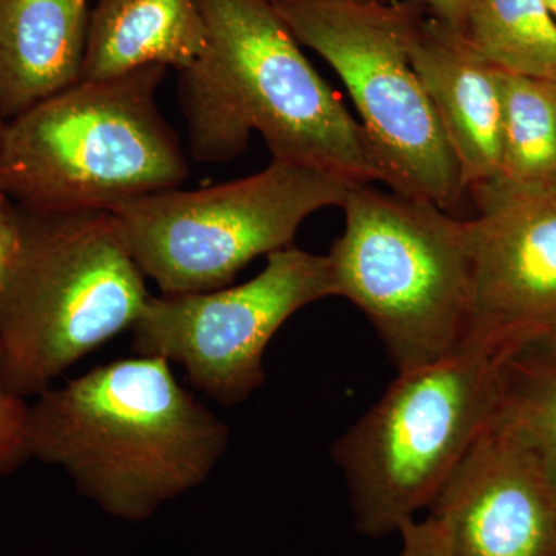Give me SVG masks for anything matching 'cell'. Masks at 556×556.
Returning a JSON list of instances; mask_svg holds the SVG:
<instances>
[{"label": "cell", "mask_w": 556, "mask_h": 556, "mask_svg": "<svg viewBox=\"0 0 556 556\" xmlns=\"http://www.w3.org/2000/svg\"><path fill=\"white\" fill-rule=\"evenodd\" d=\"M402 548L397 556H453L445 526L428 515L426 519H412L399 529Z\"/></svg>", "instance_id": "cell-19"}, {"label": "cell", "mask_w": 556, "mask_h": 556, "mask_svg": "<svg viewBox=\"0 0 556 556\" xmlns=\"http://www.w3.org/2000/svg\"><path fill=\"white\" fill-rule=\"evenodd\" d=\"M503 159L497 182L556 188V80L501 72Z\"/></svg>", "instance_id": "cell-17"}, {"label": "cell", "mask_w": 556, "mask_h": 556, "mask_svg": "<svg viewBox=\"0 0 556 556\" xmlns=\"http://www.w3.org/2000/svg\"><path fill=\"white\" fill-rule=\"evenodd\" d=\"M30 404L7 388L0 351V477L20 471L31 459L28 438Z\"/></svg>", "instance_id": "cell-18"}, {"label": "cell", "mask_w": 556, "mask_h": 556, "mask_svg": "<svg viewBox=\"0 0 556 556\" xmlns=\"http://www.w3.org/2000/svg\"><path fill=\"white\" fill-rule=\"evenodd\" d=\"M302 46L345 84L380 182L452 211L466 193L455 153L412 61L413 14L382 0H273Z\"/></svg>", "instance_id": "cell-8"}, {"label": "cell", "mask_w": 556, "mask_h": 556, "mask_svg": "<svg viewBox=\"0 0 556 556\" xmlns=\"http://www.w3.org/2000/svg\"><path fill=\"white\" fill-rule=\"evenodd\" d=\"M328 298L336 287L327 255L289 247L236 287L150 295L130 329L131 350L185 368L192 386L218 404H241L265 382L263 358L278 329Z\"/></svg>", "instance_id": "cell-9"}, {"label": "cell", "mask_w": 556, "mask_h": 556, "mask_svg": "<svg viewBox=\"0 0 556 556\" xmlns=\"http://www.w3.org/2000/svg\"><path fill=\"white\" fill-rule=\"evenodd\" d=\"M408 51L455 153L466 192L496 181L503 159L501 70L433 17H415Z\"/></svg>", "instance_id": "cell-12"}, {"label": "cell", "mask_w": 556, "mask_h": 556, "mask_svg": "<svg viewBox=\"0 0 556 556\" xmlns=\"http://www.w3.org/2000/svg\"><path fill=\"white\" fill-rule=\"evenodd\" d=\"M89 0H0V118L10 121L75 86Z\"/></svg>", "instance_id": "cell-13"}, {"label": "cell", "mask_w": 556, "mask_h": 556, "mask_svg": "<svg viewBox=\"0 0 556 556\" xmlns=\"http://www.w3.org/2000/svg\"><path fill=\"white\" fill-rule=\"evenodd\" d=\"M345 228L327 254L336 298L368 318L397 372L456 350L470 313L468 219L431 201L351 185Z\"/></svg>", "instance_id": "cell-5"}, {"label": "cell", "mask_w": 556, "mask_h": 556, "mask_svg": "<svg viewBox=\"0 0 556 556\" xmlns=\"http://www.w3.org/2000/svg\"><path fill=\"white\" fill-rule=\"evenodd\" d=\"M21 240L20 206L0 192V288L5 280Z\"/></svg>", "instance_id": "cell-20"}, {"label": "cell", "mask_w": 556, "mask_h": 556, "mask_svg": "<svg viewBox=\"0 0 556 556\" xmlns=\"http://www.w3.org/2000/svg\"><path fill=\"white\" fill-rule=\"evenodd\" d=\"M428 508L447 529L453 556H556V486L492 422Z\"/></svg>", "instance_id": "cell-11"}, {"label": "cell", "mask_w": 556, "mask_h": 556, "mask_svg": "<svg viewBox=\"0 0 556 556\" xmlns=\"http://www.w3.org/2000/svg\"><path fill=\"white\" fill-rule=\"evenodd\" d=\"M3 124H5V121H3L2 118H0V134H2Z\"/></svg>", "instance_id": "cell-23"}, {"label": "cell", "mask_w": 556, "mask_h": 556, "mask_svg": "<svg viewBox=\"0 0 556 556\" xmlns=\"http://www.w3.org/2000/svg\"><path fill=\"white\" fill-rule=\"evenodd\" d=\"M453 33L501 72L556 80V22L543 0H473Z\"/></svg>", "instance_id": "cell-16"}, {"label": "cell", "mask_w": 556, "mask_h": 556, "mask_svg": "<svg viewBox=\"0 0 556 556\" xmlns=\"http://www.w3.org/2000/svg\"><path fill=\"white\" fill-rule=\"evenodd\" d=\"M167 68L149 65L109 80H79L7 121L0 192L47 212L112 211L179 188L189 164L156 105Z\"/></svg>", "instance_id": "cell-3"}, {"label": "cell", "mask_w": 556, "mask_h": 556, "mask_svg": "<svg viewBox=\"0 0 556 556\" xmlns=\"http://www.w3.org/2000/svg\"><path fill=\"white\" fill-rule=\"evenodd\" d=\"M543 2L544 5H546L548 13L552 14V17H554L556 22V0H543Z\"/></svg>", "instance_id": "cell-22"}, {"label": "cell", "mask_w": 556, "mask_h": 556, "mask_svg": "<svg viewBox=\"0 0 556 556\" xmlns=\"http://www.w3.org/2000/svg\"><path fill=\"white\" fill-rule=\"evenodd\" d=\"M207 49L178 73L190 153L228 163L258 131L273 160L371 185L380 174L362 131L318 75L273 0H199Z\"/></svg>", "instance_id": "cell-2"}, {"label": "cell", "mask_w": 556, "mask_h": 556, "mask_svg": "<svg viewBox=\"0 0 556 556\" xmlns=\"http://www.w3.org/2000/svg\"><path fill=\"white\" fill-rule=\"evenodd\" d=\"M473 287L464 343L507 346L556 329V188L470 190Z\"/></svg>", "instance_id": "cell-10"}, {"label": "cell", "mask_w": 556, "mask_h": 556, "mask_svg": "<svg viewBox=\"0 0 556 556\" xmlns=\"http://www.w3.org/2000/svg\"><path fill=\"white\" fill-rule=\"evenodd\" d=\"M413 2L427 7L431 17L448 30L459 31L473 0H413Z\"/></svg>", "instance_id": "cell-21"}, {"label": "cell", "mask_w": 556, "mask_h": 556, "mask_svg": "<svg viewBox=\"0 0 556 556\" xmlns=\"http://www.w3.org/2000/svg\"><path fill=\"white\" fill-rule=\"evenodd\" d=\"M490 422L529 450L556 486V329L504 350Z\"/></svg>", "instance_id": "cell-15"}, {"label": "cell", "mask_w": 556, "mask_h": 556, "mask_svg": "<svg viewBox=\"0 0 556 556\" xmlns=\"http://www.w3.org/2000/svg\"><path fill=\"white\" fill-rule=\"evenodd\" d=\"M17 206L20 248L0 288V351L3 382L27 399L130 331L152 294L109 211Z\"/></svg>", "instance_id": "cell-4"}, {"label": "cell", "mask_w": 556, "mask_h": 556, "mask_svg": "<svg viewBox=\"0 0 556 556\" xmlns=\"http://www.w3.org/2000/svg\"><path fill=\"white\" fill-rule=\"evenodd\" d=\"M207 49L199 0H98L80 80H109L149 65L192 67Z\"/></svg>", "instance_id": "cell-14"}, {"label": "cell", "mask_w": 556, "mask_h": 556, "mask_svg": "<svg viewBox=\"0 0 556 556\" xmlns=\"http://www.w3.org/2000/svg\"><path fill=\"white\" fill-rule=\"evenodd\" d=\"M507 346L464 343L434 364L397 372L332 444L361 535H393L430 507L492 419Z\"/></svg>", "instance_id": "cell-6"}, {"label": "cell", "mask_w": 556, "mask_h": 556, "mask_svg": "<svg viewBox=\"0 0 556 556\" xmlns=\"http://www.w3.org/2000/svg\"><path fill=\"white\" fill-rule=\"evenodd\" d=\"M350 186L327 172L270 160L236 181L160 190L109 212L161 294H195L229 287L255 258L292 247L306 218L342 207Z\"/></svg>", "instance_id": "cell-7"}, {"label": "cell", "mask_w": 556, "mask_h": 556, "mask_svg": "<svg viewBox=\"0 0 556 556\" xmlns=\"http://www.w3.org/2000/svg\"><path fill=\"white\" fill-rule=\"evenodd\" d=\"M28 438L31 459L62 468L110 517L142 522L211 477L229 430L169 362L135 354L36 396Z\"/></svg>", "instance_id": "cell-1"}]
</instances>
